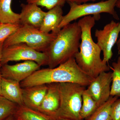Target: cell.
Segmentation results:
<instances>
[{
	"label": "cell",
	"mask_w": 120,
	"mask_h": 120,
	"mask_svg": "<svg viewBox=\"0 0 120 120\" xmlns=\"http://www.w3.org/2000/svg\"><path fill=\"white\" fill-rule=\"evenodd\" d=\"M99 19L95 16H84L77 22L82 30L80 50L75 58L79 67L86 74L95 78L103 72L109 71L110 67L101 57V50L92 39L91 30Z\"/></svg>",
	"instance_id": "obj_1"
},
{
	"label": "cell",
	"mask_w": 120,
	"mask_h": 120,
	"mask_svg": "<svg viewBox=\"0 0 120 120\" xmlns=\"http://www.w3.org/2000/svg\"><path fill=\"white\" fill-rule=\"evenodd\" d=\"M94 79L82 71L73 57L54 68L40 69L20 84L23 88L53 83L72 82L87 87Z\"/></svg>",
	"instance_id": "obj_2"
},
{
	"label": "cell",
	"mask_w": 120,
	"mask_h": 120,
	"mask_svg": "<svg viewBox=\"0 0 120 120\" xmlns=\"http://www.w3.org/2000/svg\"><path fill=\"white\" fill-rule=\"evenodd\" d=\"M82 30L78 22L64 26L57 35L45 51L48 58L47 65L54 68L75 58L79 52Z\"/></svg>",
	"instance_id": "obj_3"
},
{
	"label": "cell",
	"mask_w": 120,
	"mask_h": 120,
	"mask_svg": "<svg viewBox=\"0 0 120 120\" xmlns=\"http://www.w3.org/2000/svg\"><path fill=\"white\" fill-rule=\"evenodd\" d=\"M57 83L60 99V107L49 117L53 120H82L80 112L82 105V95L86 87L75 83Z\"/></svg>",
	"instance_id": "obj_4"
},
{
	"label": "cell",
	"mask_w": 120,
	"mask_h": 120,
	"mask_svg": "<svg viewBox=\"0 0 120 120\" xmlns=\"http://www.w3.org/2000/svg\"><path fill=\"white\" fill-rule=\"evenodd\" d=\"M56 35L52 33H43L39 29L31 26L21 25L4 42L3 48L23 43L37 51L44 52Z\"/></svg>",
	"instance_id": "obj_5"
},
{
	"label": "cell",
	"mask_w": 120,
	"mask_h": 120,
	"mask_svg": "<svg viewBox=\"0 0 120 120\" xmlns=\"http://www.w3.org/2000/svg\"><path fill=\"white\" fill-rule=\"evenodd\" d=\"M118 0H106L97 3H84L78 4L74 2H68L70 10L67 15L63 16L59 27L60 29L79 18L87 16L100 15V13H108L114 19L119 20L118 15L115 10Z\"/></svg>",
	"instance_id": "obj_6"
},
{
	"label": "cell",
	"mask_w": 120,
	"mask_h": 120,
	"mask_svg": "<svg viewBox=\"0 0 120 120\" xmlns=\"http://www.w3.org/2000/svg\"><path fill=\"white\" fill-rule=\"evenodd\" d=\"M32 61L40 66L47 65L48 58L44 52L37 51L25 43H19L3 48L1 65L10 61Z\"/></svg>",
	"instance_id": "obj_7"
},
{
	"label": "cell",
	"mask_w": 120,
	"mask_h": 120,
	"mask_svg": "<svg viewBox=\"0 0 120 120\" xmlns=\"http://www.w3.org/2000/svg\"><path fill=\"white\" fill-rule=\"evenodd\" d=\"M120 33V22L112 20L102 30H95V36L97 45L103 52L102 60L107 62L112 57V48L116 43Z\"/></svg>",
	"instance_id": "obj_8"
},
{
	"label": "cell",
	"mask_w": 120,
	"mask_h": 120,
	"mask_svg": "<svg viewBox=\"0 0 120 120\" xmlns=\"http://www.w3.org/2000/svg\"><path fill=\"white\" fill-rule=\"evenodd\" d=\"M112 72H103L94 78L86 90L99 106L110 96Z\"/></svg>",
	"instance_id": "obj_9"
},
{
	"label": "cell",
	"mask_w": 120,
	"mask_h": 120,
	"mask_svg": "<svg viewBox=\"0 0 120 120\" xmlns=\"http://www.w3.org/2000/svg\"><path fill=\"white\" fill-rule=\"evenodd\" d=\"M41 66L32 61H26L12 65H2L0 72L2 77L20 83L34 72L40 69Z\"/></svg>",
	"instance_id": "obj_10"
},
{
	"label": "cell",
	"mask_w": 120,
	"mask_h": 120,
	"mask_svg": "<svg viewBox=\"0 0 120 120\" xmlns=\"http://www.w3.org/2000/svg\"><path fill=\"white\" fill-rule=\"evenodd\" d=\"M20 14V23L39 29L46 14L38 5L33 4H22Z\"/></svg>",
	"instance_id": "obj_11"
},
{
	"label": "cell",
	"mask_w": 120,
	"mask_h": 120,
	"mask_svg": "<svg viewBox=\"0 0 120 120\" xmlns=\"http://www.w3.org/2000/svg\"><path fill=\"white\" fill-rule=\"evenodd\" d=\"M47 85L48 88L46 94L37 110L49 117L59 109L60 99L58 83Z\"/></svg>",
	"instance_id": "obj_12"
},
{
	"label": "cell",
	"mask_w": 120,
	"mask_h": 120,
	"mask_svg": "<svg viewBox=\"0 0 120 120\" xmlns=\"http://www.w3.org/2000/svg\"><path fill=\"white\" fill-rule=\"evenodd\" d=\"M48 88L47 84L22 88L24 105L37 110L46 94Z\"/></svg>",
	"instance_id": "obj_13"
},
{
	"label": "cell",
	"mask_w": 120,
	"mask_h": 120,
	"mask_svg": "<svg viewBox=\"0 0 120 120\" xmlns=\"http://www.w3.org/2000/svg\"><path fill=\"white\" fill-rule=\"evenodd\" d=\"M61 6H57L46 12L39 30L46 34L51 33L57 35L61 29L59 26L63 19V11Z\"/></svg>",
	"instance_id": "obj_14"
},
{
	"label": "cell",
	"mask_w": 120,
	"mask_h": 120,
	"mask_svg": "<svg viewBox=\"0 0 120 120\" xmlns=\"http://www.w3.org/2000/svg\"><path fill=\"white\" fill-rule=\"evenodd\" d=\"M22 89L19 82L2 77L1 95L19 106L24 105Z\"/></svg>",
	"instance_id": "obj_15"
},
{
	"label": "cell",
	"mask_w": 120,
	"mask_h": 120,
	"mask_svg": "<svg viewBox=\"0 0 120 120\" xmlns=\"http://www.w3.org/2000/svg\"><path fill=\"white\" fill-rule=\"evenodd\" d=\"M14 116L16 120H53L38 110L24 105L19 106Z\"/></svg>",
	"instance_id": "obj_16"
},
{
	"label": "cell",
	"mask_w": 120,
	"mask_h": 120,
	"mask_svg": "<svg viewBox=\"0 0 120 120\" xmlns=\"http://www.w3.org/2000/svg\"><path fill=\"white\" fill-rule=\"evenodd\" d=\"M12 1L0 0V22L1 23H20V14L12 10Z\"/></svg>",
	"instance_id": "obj_17"
},
{
	"label": "cell",
	"mask_w": 120,
	"mask_h": 120,
	"mask_svg": "<svg viewBox=\"0 0 120 120\" xmlns=\"http://www.w3.org/2000/svg\"><path fill=\"white\" fill-rule=\"evenodd\" d=\"M118 97L110 96L108 101L98 107L85 120H112L111 116V109L113 102Z\"/></svg>",
	"instance_id": "obj_18"
},
{
	"label": "cell",
	"mask_w": 120,
	"mask_h": 120,
	"mask_svg": "<svg viewBox=\"0 0 120 120\" xmlns=\"http://www.w3.org/2000/svg\"><path fill=\"white\" fill-rule=\"evenodd\" d=\"M99 107L97 102L86 89L82 95V105L80 112L81 120H85L88 118L96 111Z\"/></svg>",
	"instance_id": "obj_19"
},
{
	"label": "cell",
	"mask_w": 120,
	"mask_h": 120,
	"mask_svg": "<svg viewBox=\"0 0 120 120\" xmlns=\"http://www.w3.org/2000/svg\"><path fill=\"white\" fill-rule=\"evenodd\" d=\"M110 68L112 71L110 96L120 98V56L116 62L112 63Z\"/></svg>",
	"instance_id": "obj_20"
},
{
	"label": "cell",
	"mask_w": 120,
	"mask_h": 120,
	"mask_svg": "<svg viewBox=\"0 0 120 120\" xmlns=\"http://www.w3.org/2000/svg\"><path fill=\"white\" fill-rule=\"evenodd\" d=\"M19 106L0 95V120H4L9 116L14 115Z\"/></svg>",
	"instance_id": "obj_21"
},
{
	"label": "cell",
	"mask_w": 120,
	"mask_h": 120,
	"mask_svg": "<svg viewBox=\"0 0 120 120\" xmlns=\"http://www.w3.org/2000/svg\"><path fill=\"white\" fill-rule=\"evenodd\" d=\"M20 23H1L0 24V42H4L20 27Z\"/></svg>",
	"instance_id": "obj_22"
},
{
	"label": "cell",
	"mask_w": 120,
	"mask_h": 120,
	"mask_svg": "<svg viewBox=\"0 0 120 120\" xmlns=\"http://www.w3.org/2000/svg\"><path fill=\"white\" fill-rule=\"evenodd\" d=\"M27 4H33L38 6L45 7L49 10L57 6L63 7L65 0H26Z\"/></svg>",
	"instance_id": "obj_23"
},
{
	"label": "cell",
	"mask_w": 120,
	"mask_h": 120,
	"mask_svg": "<svg viewBox=\"0 0 120 120\" xmlns=\"http://www.w3.org/2000/svg\"><path fill=\"white\" fill-rule=\"evenodd\" d=\"M111 116L112 120H120V99H117L112 105Z\"/></svg>",
	"instance_id": "obj_24"
},
{
	"label": "cell",
	"mask_w": 120,
	"mask_h": 120,
	"mask_svg": "<svg viewBox=\"0 0 120 120\" xmlns=\"http://www.w3.org/2000/svg\"><path fill=\"white\" fill-rule=\"evenodd\" d=\"M68 2H74L78 4H81L82 3H85L88 1H95L97 0H65Z\"/></svg>",
	"instance_id": "obj_25"
},
{
	"label": "cell",
	"mask_w": 120,
	"mask_h": 120,
	"mask_svg": "<svg viewBox=\"0 0 120 120\" xmlns=\"http://www.w3.org/2000/svg\"><path fill=\"white\" fill-rule=\"evenodd\" d=\"M116 7L119 9L120 11V0H118L116 3ZM117 49H118V52H120V38L117 42Z\"/></svg>",
	"instance_id": "obj_26"
},
{
	"label": "cell",
	"mask_w": 120,
	"mask_h": 120,
	"mask_svg": "<svg viewBox=\"0 0 120 120\" xmlns=\"http://www.w3.org/2000/svg\"><path fill=\"white\" fill-rule=\"evenodd\" d=\"M4 41L0 42V68H1L2 65L1 64V60L2 58V50L3 49V45Z\"/></svg>",
	"instance_id": "obj_27"
},
{
	"label": "cell",
	"mask_w": 120,
	"mask_h": 120,
	"mask_svg": "<svg viewBox=\"0 0 120 120\" xmlns=\"http://www.w3.org/2000/svg\"><path fill=\"white\" fill-rule=\"evenodd\" d=\"M4 120H16L15 118L14 115H12L7 117L6 119H5Z\"/></svg>",
	"instance_id": "obj_28"
},
{
	"label": "cell",
	"mask_w": 120,
	"mask_h": 120,
	"mask_svg": "<svg viewBox=\"0 0 120 120\" xmlns=\"http://www.w3.org/2000/svg\"><path fill=\"white\" fill-rule=\"evenodd\" d=\"M1 68H0V69ZM1 79H2V76H1V74L0 70V95H2L1 92Z\"/></svg>",
	"instance_id": "obj_29"
},
{
	"label": "cell",
	"mask_w": 120,
	"mask_h": 120,
	"mask_svg": "<svg viewBox=\"0 0 120 120\" xmlns=\"http://www.w3.org/2000/svg\"><path fill=\"white\" fill-rule=\"evenodd\" d=\"M69 120V119H60V120Z\"/></svg>",
	"instance_id": "obj_30"
},
{
	"label": "cell",
	"mask_w": 120,
	"mask_h": 120,
	"mask_svg": "<svg viewBox=\"0 0 120 120\" xmlns=\"http://www.w3.org/2000/svg\"><path fill=\"white\" fill-rule=\"evenodd\" d=\"M1 24V23L0 22V24Z\"/></svg>",
	"instance_id": "obj_31"
}]
</instances>
